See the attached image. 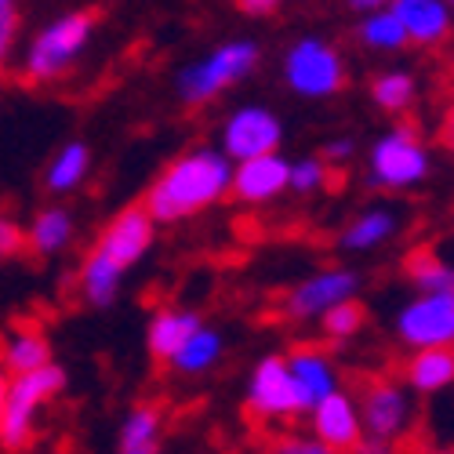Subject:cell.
I'll use <instances>...</instances> for the list:
<instances>
[{"mask_svg": "<svg viewBox=\"0 0 454 454\" xmlns=\"http://www.w3.org/2000/svg\"><path fill=\"white\" fill-rule=\"evenodd\" d=\"M230 178H233V160L222 149H207V145L185 149L145 189L142 207L153 215L157 225L185 222L215 207L222 197H230Z\"/></svg>", "mask_w": 454, "mask_h": 454, "instance_id": "obj_1", "label": "cell"}, {"mask_svg": "<svg viewBox=\"0 0 454 454\" xmlns=\"http://www.w3.org/2000/svg\"><path fill=\"white\" fill-rule=\"evenodd\" d=\"M95 26H98L95 12H66L51 22H44L22 48L19 77L33 88H44V84L69 77L91 44Z\"/></svg>", "mask_w": 454, "mask_h": 454, "instance_id": "obj_2", "label": "cell"}, {"mask_svg": "<svg viewBox=\"0 0 454 454\" xmlns=\"http://www.w3.org/2000/svg\"><path fill=\"white\" fill-rule=\"evenodd\" d=\"M62 393H66V371L55 360L26 374H8L4 411H0V450L22 454L41 433V414Z\"/></svg>", "mask_w": 454, "mask_h": 454, "instance_id": "obj_3", "label": "cell"}, {"mask_svg": "<svg viewBox=\"0 0 454 454\" xmlns=\"http://www.w3.org/2000/svg\"><path fill=\"white\" fill-rule=\"evenodd\" d=\"M262 51L254 41H225L215 51H207L204 59L189 62L178 77H175V91L185 106H207L215 102L222 91H230L233 84H240L244 77H251L254 66H258Z\"/></svg>", "mask_w": 454, "mask_h": 454, "instance_id": "obj_4", "label": "cell"}, {"mask_svg": "<svg viewBox=\"0 0 454 454\" xmlns=\"http://www.w3.org/2000/svg\"><path fill=\"white\" fill-rule=\"evenodd\" d=\"M284 81L301 98H331L346 88V59L320 36H301L284 55Z\"/></svg>", "mask_w": 454, "mask_h": 454, "instance_id": "obj_5", "label": "cell"}, {"mask_svg": "<svg viewBox=\"0 0 454 454\" xmlns=\"http://www.w3.org/2000/svg\"><path fill=\"white\" fill-rule=\"evenodd\" d=\"M433 160L426 142L414 135L411 128H396L389 135H382L371 153H367V171L382 189H411L429 175Z\"/></svg>", "mask_w": 454, "mask_h": 454, "instance_id": "obj_6", "label": "cell"}, {"mask_svg": "<svg viewBox=\"0 0 454 454\" xmlns=\"http://www.w3.org/2000/svg\"><path fill=\"white\" fill-rule=\"evenodd\" d=\"M309 407H313L309 396L298 389L280 353L258 360V367L247 378V411H254L258 419H294V414H306Z\"/></svg>", "mask_w": 454, "mask_h": 454, "instance_id": "obj_7", "label": "cell"}, {"mask_svg": "<svg viewBox=\"0 0 454 454\" xmlns=\"http://www.w3.org/2000/svg\"><path fill=\"white\" fill-rule=\"evenodd\" d=\"M280 142H284V124L266 106H240L222 124V153L233 164L280 153Z\"/></svg>", "mask_w": 454, "mask_h": 454, "instance_id": "obj_8", "label": "cell"}, {"mask_svg": "<svg viewBox=\"0 0 454 454\" xmlns=\"http://www.w3.org/2000/svg\"><path fill=\"white\" fill-rule=\"evenodd\" d=\"M396 338L407 349L454 346V294L419 291L396 313Z\"/></svg>", "mask_w": 454, "mask_h": 454, "instance_id": "obj_9", "label": "cell"}, {"mask_svg": "<svg viewBox=\"0 0 454 454\" xmlns=\"http://www.w3.org/2000/svg\"><path fill=\"white\" fill-rule=\"evenodd\" d=\"M153 240H157L153 215H149L142 204H135V207H124L121 215H113L102 225L95 251H102L109 262H117V266L128 273L131 266H138V262L149 254Z\"/></svg>", "mask_w": 454, "mask_h": 454, "instance_id": "obj_10", "label": "cell"}, {"mask_svg": "<svg viewBox=\"0 0 454 454\" xmlns=\"http://www.w3.org/2000/svg\"><path fill=\"white\" fill-rule=\"evenodd\" d=\"M356 291H360V280L353 270H342V266L320 270L287 291L284 317L287 320H320L331 306H338V301L356 298Z\"/></svg>", "mask_w": 454, "mask_h": 454, "instance_id": "obj_11", "label": "cell"}, {"mask_svg": "<svg viewBox=\"0 0 454 454\" xmlns=\"http://www.w3.org/2000/svg\"><path fill=\"white\" fill-rule=\"evenodd\" d=\"M360 422L371 440H396L411 426V393L393 378H374L360 396Z\"/></svg>", "mask_w": 454, "mask_h": 454, "instance_id": "obj_12", "label": "cell"}, {"mask_svg": "<svg viewBox=\"0 0 454 454\" xmlns=\"http://www.w3.org/2000/svg\"><path fill=\"white\" fill-rule=\"evenodd\" d=\"M309 426L320 443H327L334 454H353L364 440V422H360V407L346 389H334L320 396L309 411Z\"/></svg>", "mask_w": 454, "mask_h": 454, "instance_id": "obj_13", "label": "cell"}, {"mask_svg": "<svg viewBox=\"0 0 454 454\" xmlns=\"http://www.w3.org/2000/svg\"><path fill=\"white\" fill-rule=\"evenodd\" d=\"M230 193L240 204H270L280 193H287V157L266 153V157H251L233 164L230 178Z\"/></svg>", "mask_w": 454, "mask_h": 454, "instance_id": "obj_14", "label": "cell"}, {"mask_svg": "<svg viewBox=\"0 0 454 454\" xmlns=\"http://www.w3.org/2000/svg\"><path fill=\"white\" fill-rule=\"evenodd\" d=\"M389 12L403 26L407 44L436 48L454 29V12L447 0H389Z\"/></svg>", "mask_w": 454, "mask_h": 454, "instance_id": "obj_15", "label": "cell"}, {"mask_svg": "<svg viewBox=\"0 0 454 454\" xmlns=\"http://www.w3.org/2000/svg\"><path fill=\"white\" fill-rule=\"evenodd\" d=\"M73 237H77V218H73V211L62 204H48L26 225V251L33 258H55L73 247Z\"/></svg>", "mask_w": 454, "mask_h": 454, "instance_id": "obj_16", "label": "cell"}, {"mask_svg": "<svg viewBox=\"0 0 454 454\" xmlns=\"http://www.w3.org/2000/svg\"><path fill=\"white\" fill-rule=\"evenodd\" d=\"M91 175V145L73 138L66 145L55 149V157L44 168V189L51 197H66V193H77V189L88 182Z\"/></svg>", "mask_w": 454, "mask_h": 454, "instance_id": "obj_17", "label": "cell"}, {"mask_svg": "<svg viewBox=\"0 0 454 454\" xmlns=\"http://www.w3.org/2000/svg\"><path fill=\"white\" fill-rule=\"evenodd\" d=\"M403 382L414 393H440L454 386V346L411 349V360L403 364Z\"/></svg>", "mask_w": 454, "mask_h": 454, "instance_id": "obj_18", "label": "cell"}, {"mask_svg": "<svg viewBox=\"0 0 454 454\" xmlns=\"http://www.w3.org/2000/svg\"><path fill=\"white\" fill-rule=\"evenodd\" d=\"M200 324H204V320H200L197 313H189V309H171V306H168V309H157L153 320H149V327H145V349H149V356L160 360V364H168V360L175 356V349H178Z\"/></svg>", "mask_w": 454, "mask_h": 454, "instance_id": "obj_19", "label": "cell"}, {"mask_svg": "<svg viewBox=\"0 0 454 454\" xmlns=\"http://www.w3.org/2000/svg\"><path fill=\"white\" fill-rule=\"evenodd\" d=\"M121 284H124V270L117 262H109L102 251H88L84 262H81V273H77V287H81V298L95 309H106L117 301L121 294Z\"/></svg>", "mask_w": 454, "mask_h": 454, "instance_id": "obj_20", "label": "cell"}, {"mask_svg": "<svg viewBox=\"0 0 454 454\" xmlns=\"http://www.w3.org/2000/svg\"><path fill=\"white\" fill-rule=\"evenodd\" d=\"M284 360H287V371L298 382V389L309 396V403H317L320 396H327L334 389H342V386H338V371H334L327 353H320L313 346H301V349L287 353Z\"/></svg>", "mask_w": 454, "mask_h": 454, "instance_id": "obj_21", "label": "cell"}, {"mask_svg": "<svg viewBox=\"0 0 454 454\" xmlns=\"http://www.w3.org/2000/svg\"><path fill=\"white\" fill-rule=\"evenodd\" d=\"M396 230H400L396 211H389V207H364L342 230L338 247H342V251H374V247L389 244L396 237Z\"/></svg>", "mask_w": 454, "mask_h": 454, "instance_id": "obj_22", "label": "cell"}, {"mask_svg": "<svg viewBox=\"0 0 454 454\" xmlns=\"http://www.w3.org/2000/svg\"><path fill=\"white\" fill-rule=\"evenodd\" d=\"M55 360L51 353V342L44 331L36 327H19L4 338L0 346V364H4L8 374H26V371H36V367H48Z\"/></svg>", "mask_w": 454, "mask_h": 454, "instance_id": "obj_23", "label": "cell"}, {"mask_svg": "<svg viewBox=\"0 0 454 454\" xmlns=\"http://www.w3.org/2000/svg\"><path fill=\"white\" fill-rule=\"evenodd\" d=\"M222 349H225L222 334H218L215 327L200 324V327L175 349V356L168 360V367L178 371V374H185V378H197V374H207V371L222 360Z\"/></svg>", "mask_w": 454, "mask_h": 454, "instance_id": "obj_24", "label": "cell"}, {"mask_svg": "<svg viewBox=\"0 0 454 454\" xmlns=\"http://www.w3.org/2000/svg\"><path fill=\"white\" fill-rule=\"evenodd\" d=\"M160 433H164V411L157 403H138L124 414L117 447H160Z\"/></svg>", "mask_w": 454, "mask_h": 454, "instance_id": "obj_25", "label": "cell"}, {"mask_svg": "<svg viewBox=\"0 0 454 454\" xmlns=\"http://www.w3.org/2000/svg\"><path fill=\"white\" fill-rule=\"evenodd\" d=\"M407 277L411 284L426 294H454V266L443 262L436 251H414L407 258Z\"/></svg>", "mask_w": 454, "mask_h": 454, "instance_id": "obj_26", "label": "cell"}, {"mask_svg": "<svg viewBox=\"0 0 454 454\" xmlns=\"http://www.w3.org/2000/svg\"><path fill=\"white\" fill-rule=\"evenodd\" d=\"M356 41L371 51H400L407 48V36H403V26L396 22V15L389 8L382 12H367L356 26Z\"/></svg>", "mask_w": 454, "mask_h": 454, "instance_id": "obj_27", "label": "cell"}, {"mask_svg": "<svg viewBox=\"0 0 454 454\" xmlns=\"http://www.w3.org/2000/svg\"><path fill=\"white\" fill-rule=\"evenodd\" d=\"M414 95H419V84H414L411 73L403 69H393V73H382V77H374L371 84V98L382 113H407L414 106Z\"/></svg>", "mask_w": 454, "mask_h": 454, "instance_id": "obj_28", "label": "cell"}, {"mask_svg": "<svg viewBox=\"0 0 454 454\" xmlns=\"http://www.w3.org/2000/svg\"><path fill=\"white\" fill-rule=\"evenodd\" d=\"M364 320H367V309L360 306L356 298H346V301H338V306H331L320 324H324V334L334 338V342H346V338L360 334L364 331Z\"/></svg>", "mask_w": 454, "mask_h": 454, "instance_id": "obj_29", "label": "cell"}, {"mask_svg": "<svg viewBox=\"0 0 454 454\" xmlns=\"http://www.w3.org/2000/svg\"><path fill=\"white\" fill-rule=\"evenodd\" d=\"M331 178V164L324 157H301V160H287V189L298 197L320 193Z\"/></svg>", "mask_w": 454, "mask_h": 454, "instance_id": "obj_30", "label": "cell"}, {"mask_svg": "<svg viewBox=\"0 0 454 454\" xmlns=\"http://www.w3.org/2000/svg\"><path fill=\"white\" fill-rule=\"evenodd\" d=\"M22 33V0H0V69H8Z\"/></svg>", "mask_w": 454, "mask_h": 454, "instance_id": "obj_31", "label": "cell"}, {"mask_svg": "<svg viewBox=\"0 0 454 454\" xmlns=\"http://www.w3.org/2000/svg\"><path fill=\"white\" fill-rule=\"evenodd\" d=\"M270 454H334V450L327 443H320L313 433H291V436L273 440Z\"/></svg>", "mask_w": 454, "mask_h": 454, "instance_id": "obj_32", "label": "cell"}, {"mask_svg": "<svg viewBox=\"0 0 454 454\" xmlns=\"http://www.w3.org/2000/svg\"><path fill=\"white\" fill-rule=\"evenodd\" d=\"M26 251V225H19L12 215L0 211V262Z\"/></svg>", "mask_w": 454, "mask_h": 454, "instance_id": "obj_33", "label": "cell"}, {"mask_svg": "<svg viewBox=\"0 0 454 454\" xmlns=\"http://www.w3.org/2000/svg\"><path fill=\"white\" fill-rule=\"evenodd\" d=\"M353 153H356V142L353 138H331L327 145H324V160L327 164H346V160H353Z\"/></svg>", "mask_w": 454, "mask_h": 454, "instance_id": "obj_34", "label": "cell"}, {"mask_svg": "<svg viewBox=\"0 0 454 454\" xmlns=\"http://www.w3.org/2000/svg\"><path fill=\"white\" fill-rule=\"evenodd\" d=\"M237 4H240L247 15H266V12H273L277 4H284V0H237Z\"/></svg>", "mask_w": 454, "mask_h": 454, "instance_id": "obj_35", "label": "cell"}, {"mask_svg": "<svg viewBox=\"0 0 454 454\" xmlns=\"http://www.w3.org/2000/svg\"><path fill=\"white\" fill-rule=\"evenodd\" d=\"M440 142L454 153V106L443 113V124H440Z\"/></svg>", "mask_w": 454, "mask_h": 454, "instance_id": "obj_36", "label": "cell"}, {"mask_svg": "<svg viewBox=\"0 0 454 454\" xmlns=\"http://www.w3.org/2000/svg\"><path fill=\"white\" fill-rule=\"evenodd\" d=\"M349 8L360 12V15H367V12H382V8H389V0H349Z\"/></svg>", "mask_w": 454, "mask_h": 454, "instance_id": "obj_37", "label": "cell"}, {"mask_svg": "<svg viewBox=\"0 0 454 454\" xmlns=\"http://www.w3.org/2000/svg\"><path fill=\"white\" fill-rule=\"evenodd\" d=\"M353 454H389V447H386V440H360V447Z\"/></svg>", "mask_w": 454, "mask_h": 454, "instance_id": "obj_38", "label": "cell"}, {"mask_svg": "<svg viewBox=\"0 0 454 454\" xmlns=\"http://www.w3.org/2000/svg\"><path fill=\"white\" fill-rule=\"evenodd\" d=\"M160 447H117V454H157Z\"/></svg>", "mask_w": 454, "mask_h": 454, "instance_id": "obj_39", "label": "cell"}, {"mask_svg": "<svg viewBox=\"0 0 454 454\" xmlns=\"http://www.w3.org/2000/svg\"><path fill=\"white\" fill-rule=\"evenodd\" d=\"M4 389H8V371L0 364V411H4Z\"/></svg>", "mask_w": 454, "mask_h": 454, "instance_id": "obj_40", "label": "cell"}, {"mask_svg": "<svg viewBox=\"0 0 454 454\" xmlns=\"http://www.w3.org/2000/svg\"><path fill=\"white\" fill-rule=\"evenodd\" d=\"M433 454H454V450H433Z\"/></svg>", "mask_w": 454, "mask_h": 454, "instance_id": "obj_41", "label": "cell"}, {"mask_svg": "<svg viewBox=\"0 0 454 454\" xmlns=\"http://www.w3.org/2000/svg\"><path fill=\"white\" fill-rule=\"evenodd\" d=\"M447 4H450V12H454V0H447Z\"/></svg>", "mask_w": 454, "mask_h": 454, "instance_id": "obj_42", "label": "cell"}]
</instances>
